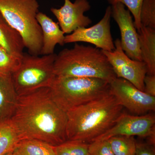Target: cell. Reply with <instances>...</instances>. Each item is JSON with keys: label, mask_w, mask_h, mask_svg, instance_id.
Wrapping results in <instances>:
<instances>
[{"label": "cell", "mask_w": 155, "mask_h": 155, "mask_svg": "<svg viewBox=\"0 0 155 155\" xmlns=\"http://www.w3.org/2000/svg\"><path fill=\"white\" fill-rule=\"evenodd\" d=\"M11 119L22 139H35L54 146L67 140V113L54 101L50 87L19 96Z\"/></svg>", "instance_id": "obj_1"}, {"label": "cell", "mask_w": 155, "mask_h": 155, "mask_svg": "<svg viewBox=\"0 0 155 155\" xmlns=\"http://www.w3.org/2000/svg\"><path fill=\"white\" fill-rule=\"evenodd\" d=\"M123 107L108 91L67 112V140L90 143L113 126Z\"/></svg>", "instance_id": "obj_2"}, {"label": "cell", "mask_w": 155, "mask_h": 155, "mask_svg": "<svg viewBox=\"0 0 155 155\" xmlns=\"http://www.w3.org/2000/svg\"><path fill=\"white\" fill-rule=\"evenodd\" d=\"M54 70L57 76L100 78L110 83L116 78L101 50L77 43L56 55Z\"/></svg>", "instance_id": "obj_3"}, {"label": "cell", "mask_w": 155, "mask_h": 155, "mask_svg": "<svg viewBox=\"0 0 155 155\" xmlns=\"http://www.w3.org/2000/svg\"><path fill=\"white\" fill-rule=\"evenodd\" d=\"M37 0H0V13L22 37L25 48L32 55L41 54L42 33L36 17Z\"/></svg>", "instance_id": "obj_4"}, {"label": "cell", "mask_w": 155, "mask_h": 155, "mask_svg": "<svg viewBox=\"0 0 155 155\" xmlns=\"http://www.w3.org/2000/svg\"><path fill=\"white\" fill-rule=\"evenodd\" d=\"M51 89L58 106L66 113L110 90V83L97 78L57 76Z\"/></svg>", "instance_id": "obj_5"}, {"label": "cell", "mask_w": 155, "mask_h": 155, "mask_svg": "<svg viewBox=\"0 0 155 155\" xmlns=\"http://www.w3.org/2000/svg\"><path fill=\"white\" fill-rule=\"evenodd\" d=\"M56 55L39 57L23 54L19 67L11 75L19 96L51 87L56 76L54 70Z\"/></svg>", "instance_id": "obj_6"}, {"label": "cell", "mask_w": 155, "mask_h": 155, "mask_svg": "<svg viewBox=\"0 0 155 155\" xmlns=\"http://www.w3.org/2000/svg\"><path fill=\"white\" fill-rule=\"evenodd\" d=\"M155 117L152 114L132 115L122 112L114 125L94 140H107L117 136L146 138L155 144Z\"/></svg>", "instance_id": "obj_7"}, {"label": "cell", "mask_w": 155, "mask_h": 155, "mask_svg": "<svg viewBox=\"0 0 155 155\" xmlns=\"http://www.w3.org/2000/svg\"><path fill=\"white\" fill-rule=\"evenodd\" d=\"M110 91L123 108L137 115L155 111V97L140 90L125 79L116 77L110 83Z\"/></svg>", "instance_id": "obj_8"}, {"label": "cell", "mask_w": 155, "mask_h": 155, "mask_svg": "<svg viewBox=\"0 0 155 155\" xmlns=\"http://www.w3.org/2000/svg\"><path fill=\"white\" fill-rule=\"evenodd\" d=\"M114 43V51H102L107 58L116 77L127 80L144 91V79L147 73L146 64L143 61L129 58L122 49L120 39H117Z\"/></svg>", "instance_id": "obj_9"}, {"label": "cell", "mask_w": 155, "mask_h": 155, "mask_svg": "<svg viewBox=\"0 0 155 155\" xmlns=\"http://www.w3.org/2000/svg\"><path fill=\"white\" fill-rule=\"evenodd\" d=\"M111 14V6H108L99 22L89 28H78L67 35L65 37V44L83 42L94 45L102 51H114L115 45L110 30Z\"/></svg>", "instance_id": "obj_10"}, {"label": "cell", "mask_w": 155, "mask_h": 155, "mask_svg": "<svg viewBox=\"0 0 155 155\" xmlns=\"http://www.w3.org/2000/svg\"><path fill=\"white\" fill-rule=\"evenodd\" d=\"M111 9L112 17L120 29L122 49L130 59L142 61L138 34L130 11L120 3L112 5Z\"/></svg>", "instance_id": "obj_11"}, {"label": "cell", "mask_w": 155, "mask_h": 155, "mask_svg": "<svg viewBox=\"0 0 155 155\" xmlns=\"http://www.w3.org/2000/svg\"><path fill=\"white\" fill-rule=\"evenodd\" d=\"M64 5L60 8H52L51 11L58 21L64 34H70L78 28L88 26L92 23L84 13L89 11L91 6L88 0H64Z\"/></svg>", "instance_id": "obj_12"}, {"label": "cell", "mask_w": 155, "mask_h": 155, "mask_svg": "<svg viewBox=\"0 0 155 155\" xmlns=\"http://www.w3.org/2000/svg\"><path fill=\"white\" fill-rule=\"evenodd\" d=\"M37 19L40 25L42 33V45L41 54L42 55L54 54L57 45L65 44V36L58 23H56L46 14L39 12Z\"/></svg>", "instance_id": "obj_13"}, {"label": "cell", "mask_w": 155, "mask_h": 155, "mask_svg": "<svg viewBox=\"0 0 155 155\" xmlns=\"http://www.w3.org/2000/svg\"><path fill=\"white\" fill-rule=\"evenodd\" d=\"M18 98L11 75L0 74V121L12 117Z\"/></svg>", "instance_id": "obj_14"}, {"label": "cell", "mask_w": 155, "mask_h": 155, "mask_svg": "<svg viewBox=\"0 0 155 155\" xmlns=\"http://www.w3.org/2000/svg\"><path fill=\"white\" fill-rule=\"evenodd\" d=\"M0 46L17 58H22L25 48L22 37L0 13Z\"/></svg>", "instance_id": "obj_15"}, {"label": "cell", "mask_w": 155, "mask_h": 155, "mask_svg": "<svg viewBox=\"0 0 155 155\" xmlns=\"http://www.w3.org/2000/svg\"><path fill=\"white\" fill-rule=\"evenodd\" d=\"M138 34L142 60L148 75H155V29L141 26Z\"/></svg>", "instance_id": "obj_16"}, {"label": "cell", "mask_w": 155, "mask_h": 155, "mask_svg": "<svg viewBox=\"0 0 155 155\" xmlns=\"http://www.w3.org/2000/svg\"><path fill=\"white\" fill-rule=\"evenodd\" d=\"M12 153L13 155H55V146L35 139H22Z\"/></svg>", "instance_id": "obj_17"}, {"label": "cell", "mask_w": 155, "mask_h": 155, "mask_svg": "<svg viewBox=\"0 0 155 155\" xmlns=\"http://www.w3.org/2000/svg\"><path fill=\"white\" fill-rule=\"evenodd\" d=\"M21 139L11 119L0 121V155L12 151Z\"/></svg>", "instance_id": "obj_18"}, {"label": "cell", "mask_w": 155, "mask_h": 155, "mask_svg": "<svg viewBox=\"0 0 155 155\" xmlns=\"http://www.w3.org/2000/svg\"><path fill=\"white\" fill-rule=\"evenodd\" d=\"M107 140L115 155H135L137 141L134 137L117 136Z\"/></svg>", "instance_id": "obj_19"}, {"label": "cell", "mask_w": 155, "mask_h": 155, "mask_svg": "<svg viewBox=\"0 0 155 155\" xmlns=\"http://www.w3.org/2000/svg\"><path fill=\"white\" fill-rule=\"evenodd\" d=\"M89 144L79 140H67L55 146V155H89Z\"/></svg>", "instance_id": "obj_20"}, {"label": "cell", "mask_w": 155, "mask_h": 155, "mask_svg": "<svg viewBox=\"0 0 155 155\" xmlns=\"http://www.w3.org/2000/svg\"><path fill=\"white\" fill-rule=\"evenodd\" d=\"M21 60L0 46V74L12 75L19 67Z\"/></svg>", "instance_id": "obj_21"}, {"label": "cell", "mask_w": 155, "mask_h": 155, "mask_svg": "<svg viewBox=\"0 0 155 155\" xmlns=\"http://www.w3.org/2000/svg\"><path fill=\"white\" fill-rule=\"evenodd\" d=\"M141 26L155 29V0H143L140 11Z\"/></svg>", "instance_id": "obj_22"}, {"label": "cell", "mask_w": 155, "mask_h": 155, "mask_svg": "<svg viewBox=\"0 0 155 155\" xmlns=\"http://www.w3.org/2000/svg\"><path fill=\"white\" fill-rule=\"evenodd\" d=\"M111 5L116 3H122L126 6L134 19V24L137 31L141 27L140 21V11L142 3L143 0H107Z\"/></svg>", "instance_id": "obj_23"}, {"label": "cell", "mask_w": 155, "mask_h": 155, "mask_svg": "<svg viewBox=\"0 0 155 155\" xmlns=\"http://www.w3.org/2000/svg\"><path fill=\"white\" fill-rule=\"evenodd\" d=\"M89 155H115L107 140H95L89 143Z\"/></svg>", "instance_id": "obj_24"}, {"label": "cell", "mask_w": 155, "mask_h": 155, "mask_svg": "<svg viewBox=\"0 0 155 155\" xmlns=\"http://www.w3.org/2000/svg\"><path fill=\"white\" fill-rule=\"evenodd\" d=\"M135 155H155V144L137 141Z\"/></svg>", "instance_id": "obj_25"}, {"label": "cell", "mask_w": 155, "mask_h": 155, "mask_svg": "<svg viewBox=\"0 0 155 155\" xmlns=\"http://www.w3.org/2000/svg\"><path fill=\"white\" fill-rule=\"evenodd\" d=\"M144 90L146 93L155 97V75L147 74L144 79Z\"/></svg>", "instance_id": "obj_26"}, {"label": "cell", "mask_w": 155, "mask_h": 155, "mask_svg": "<svg viewBox=\"0 0 155 155\" xmlns=\"http://www.w3.org/2000/svg\"><path fill=\"white\" fill-rule=\"evenodd\" d=\"M5 155H13V153H12V151H11Z\"/></svg>", "instance_id": "obj_27"}]
</instances>
